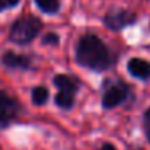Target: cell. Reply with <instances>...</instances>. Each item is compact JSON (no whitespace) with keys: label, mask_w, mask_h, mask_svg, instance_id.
Instances as JSON below:
<instances>
[{"label":"cell","mask_w":150,"mask_h":150,"mask_svg":"<svg viewBox=\"0 0 150 150\" xmlns=\"http://www.w3.org/2000/svg\"><path fill=\"white\" fill-rule=\"evenodd\" d=\"M76 62L92 71H105L111 65V55L98 36L84 34L76 45Z\"/></svg>","instance_id":"6da1fadb"},{"label":"cell","mask_w":150,"mask_h":150,"mask_svg":"<svg viewBox=\"0 0 150 150\" xmlns=\"http://www.w3.org/2000/svg\"><path fill=\"white\" fill-rule=\"evenodd\" d=\"M42 28L44 23L40 18L34 16V15H23L13 21L10 33H8V39H10V42H15L18 45H29L40 34Z\"/></svg>","instance_id":"7a4b0ae2"},{"label":"cell","mask_w":150,"mask_h":150,"mask_svg":"<svg viewBox=\"0 0 150 150\" xmlns=\"http://www.w3.org/2000/svg\"><path fill=\"white\" fill-rule=\"evenodd\" d=\"M53 84L58 89V94L55 95V105L62 110H69L74 107L76 94L81 87V81L76 76L69 74H57L53 78Z\"/></svg>","instance_id":"3957f363"},{"label":"cell","mask_w":150,"mask_h":150,"mask_svg":"<svg viewBox=\"0 0 150 150\" xmlns=\"http://www.w3.org/2000/svg\"><path fill=\"white\" fill-rule=\"evenodd\" d=\"M23 113V105L16 97H11L8 92L0 91V127L10 126Z\"/></svg>","instance_id":"277c9868"},{"label":"cell","mask_w":150,"mask_h":150,"mask_svg":"<svg viewBox=\"0 0 150 150\" xmlns=\"http://www.w3.org/2000/svg\"><path fill=\"white\" fill-rule=\"evenodd\" d=\"M129 97V86L123 81H110L105 84L103 97H102V105L105 110L121 105L126 98Z\"/></svg>","instance_id":"5b68a950"},{"label":"cell","mask_w":150,"mask_h":150,"mask_svg":"<svg viewBox=\"0 0 150 150\" xmlns=\"http://www.w3.org/2000/svg\"><path fill=\"white\" fill-rule=\"evenodd\" d=\"M137 21V15L129 10H113L108 11L103 18V23L111 31H121Z\"/></svg>","instance_id":"8992f818"},{"label":"cell","mask_w":150,"mask_h":150,"mask_svg":"<svg viewBox=\"0 0 150 150\" xmlns=\"http://www.w3.org/2000/svg\"><path fill=\"white\" fill-rule=\"evenodd\" d=\"M0 62H2V65L5 68L16 69V71H29L34 66L33 58L29 55H26V53H18V52H13V50H7L2 55Z\"/></svg>","instance_id":"52a82bcc"},{"label":"cell","mask_w":150,"mask_h":150,"mask_svg":"<svg viewBox=\"0 0 150 150\" xmlns=\"http://www.w3.org/2000/svg\"><path fill=\"white\" fill-rule=\"evenodd\" d=\"M127 71L131 76L142 81H150V62L142 58H131L127 62Z\"/></svg>","instance_id":"ba28073f"},{"label":"cell","mask_w":150,"mask_h":150,"mask_svg":"<svg viewBox=\"0 0 150 150\" xmlns=\"http://www.w3.org/2000/svg\"><path fill=\"white\" fill-rule=\"evenodd\" d=\"M49 89L45 87V86H36V87L31 91V100H33V103L36 105V107H42V105H45L47 102H49Z\"/></svg>","instance_id":"9c48e42d"},{"label":"cell","mask_w":150,"mask_h":150,"mask_svg":"<svg viewBox=\"0 0 150 150\" xmlns=\"http://www.w3.org/2000/svg\"><path fill=\"white\" fill-rule=\"evenodd\" d=\"M34 4H36V7L39 8L42 13H45V15L58 13L60 7H62L60 0H34Z\"/></svg>","instance_id":"30bf717a"},{"label":"cell","mask_w":150,"mask_h":150,"mask_svg":"<svg viewBox=\"0 0 150 150\" xmlns=\"http://www.w3.org/2000/svg\"><path fill=\"white\" fill-rule=\"evenodd\" d=\"M42 42H44V45H58L60 37H58V34H55V33H49V34L44 36Z\"/></svg>","instance_id":"8fae6325"},{"label":"cell","mask_w":150,"mask_h":150,"mask_svg":"<svg viewBox=\"0 0 150 150\" xmlns=\"http://www.w3.org/2000/svg\"><path fill=\"white\" fill-rule=\"evenodd\" d=\"M144 126H145L147 139H149V142H150V108L145 111V115H144Z\"/></svg>","instance_id":"7c38bea8"},{"label":"cell","mask_w":150,"mask_h":150,"mask_svg":"<svg viewBox=\"0 0 150 150\" xmlns=\"http://www.w3.org/2000/svg\"><path fill=\"white\" fill-rule=\"evenodd\" d=\"M20 2L21 0H7V5H8V8H15L20 5Z\"/></svg>","instance_id":"4fadbf2b"},{"label":"cell","mask_w":150,"mask_h":150,"mask_svg":"<svg viewBox=\"0 0 150 150\" xmlns=\"http://www.w3.org/2000/svg\"><path fill=\"white\" fill-rule=\"evenodd\" d=\"M98 150H116V149H115L113 144H103V145H102Z\"/></svg>","instance_id":"5bb4252c"},{"label":"cell","mask_w":150,"mask_h":150,"mask_svg":"<svg viewBox=\"0 0 150 150\" xmlns=\"http://www.w3.org/2000/svg\"><path fill=\"white\" fill-rule=\"evenodd\" d=\"M5 10H8L7 0H0V11H5Z\"/></svg>","instance_id":"9a60e30c"}]
</instances>
